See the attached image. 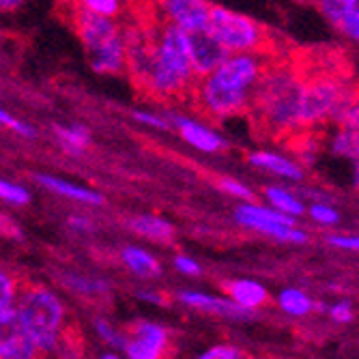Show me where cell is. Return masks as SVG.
<instances>
[{
	"instance_id": "2e32d148",
	"label": "cell",
	"mask_w": 359,
	"mask_h": 359,
	"mask_svg": "<svg viewBox=\"0 0 359 359\" xmlns=\"http://www.w3.org/2000/svg\"><path fill=\"white\" fill-rule=\"evenodd\" d=\"M35 181L41 187L62 196V198H69V201H76V203H82V205H93V207L104 205V196L102 194H97V191L88 189V187H82V185H74V183L58 179L54 175H37Z\"/></svg>"
},
{
	"instance_id": "7402d4cb",
	"label": "cell",
	"mask_w": 359,
	"mask_h": 359,
	"mask_svg": "<svg viewBox=\"0 0 359 359\" xmlns=\"http://www.w3.org/2000/svg\"><path fill=\"white\" fill-rule=\"evenodd\" d=\"M54 136L58 140V144L62 147L65 153H69V155H82L84 149L88 147L90 142V134H88V129L84 125H54Z\"/></svg>"
},
{
	"instance_id": "7bdbcfd3",
	"label": "cell",
	"mask_w": 359,
	"mask_h": 359,
	"mask_svg": "<svg viewBox=\"0 0 359 359\" xmlns=\"http://www.w3.org/2000/svg\"><path fill=\"white\" fill-rule=\"evenodd\" d=\"M355 46H359V39H357V43H355Z\"/></svg>"
},
{
	"instance_id": "e575fe53",
	"label": "cell",
	"mask_w": 359,
	"mask_h": 359,
	"mask_svg": "<svg viewBox=\"0 0 359 359\" xmlns=\"http://www.w3.org/2000/svg\"><path fill=\"white\" fill-rule=\"evenodd\" d=\"M175 267H177V271H179V273L189 276V278H198V276L203 273L201 265L196 263V260H194L191 256H185V254L175 256Z\"/></svg>"
},
{
	"instance_id": "ba28073f",
	"label": "cell",
	"mask_w": 359,
	"mask_h": 359,
	"mask_svg": "<svg viewBox=\"0 0 359 359\" xmlns=\"http://www.w3.org/2000/svg\"><path fill=\"white\" fill-rule=\"evenodd\" d=\"M263 74H265V65L256 52H233L209 76H213L217 82L231 88L252 90L258 84V80L263 78Z\"/></svg>"
},
{
	"instance_id": "b9f144b4",
	"label": "cell",
	"mask_w": 359,
	"mask_h": 359,
	"mask_svg": "<svg viewBox=\"0 0 359 359\" xmlns=\"http://www.w3.org/2000/svg\"><path fill=\"white\" fill-rule=\"evenodd\" d=\"M100 357H102V359H116V357H118V353H102Z\"/></svg>"
},
{
	"instance_id": "e0dca14e",
	"label": "cell",
	"mask_w": 359,
	"mask_h": 359,
	"mask_svg": "<svg viewBox=\"0 0 359 359\" xmlns=\"http://www.w3.org/2000/svg\"><path fill=\"white\" fill-rule=\"evenodd\" d=\"M41 351L37 348L35 340H32L20 325L11 323L5 327L3 340H0V357L3 359H30L37 357Z\"/></svg>"
},
{
	"instance_id": "4316f807",
	"label": "cell",
	"mask_w": 359,
	"mask_h": 359,
	"mask_svg": "<svg viewBox=\"0 0 359 359\" xmlns=\"http://www.w3.org/2000/svg\"><path fill=\"white\" fill-rule=\"evenodd\" d=\"M0 198L9 205H13V207H24L30 203V191L20 183L0 181Z\"/></svg>"
},
{
	"instance_id": "3957f363",
	"label": "cell",
	"mask_w": 359,
	"mask_h": 359,
	"mask_svg": "<svg viewBox=\"0 0 359 359\" xmlns=\"http://www.w3.org/2000/svg\"><path fill=\"white\" fill-rule=\"evenodd\" d=\"M306 80L288 69L265 72L254 86L252 106L258 110L260 118L276 132H288L292 127H302L299 108Z\"/></svg>"
},
{
	"instance_id": "4fadbf2b",
	"label": "cell",
	"mask_w": 359,
	"mask_h": 359,
	"mask_svg": "<svg viewBox=\"0 0 359 359\" xmlns=\"http://www.w3.org/2000/svg\"><path fill=\"white\" fill-rule=\"evenodd\" d=\"M323 15L327 18L342 35L357 43L359 39V0H318Z\"/></svg>"
},
{
	"instance_id": "836d02e7",
	"label": "cell",
	"mask_w": 359,
	"mask_h": 359,
	"mask_svg": "<svg viewBox=\"0 0 359 359\" xmlns=\"http://www.w3.org/2000/svg\"><path fill=\"white\" fill-rule=\"evenodd\" d=\"M219 189L228 196H235V198H241V201H252V189L235 179H222L219 181Z\"/></svg>"
},
{
	"instance_id": "d6a6232c",
	"label": "cell",
	"mask_w": 359,
	"mask_h": 359,
	"mask_svg": "<svg viewBox=\"0 0 359 359\" xmlns=\"http://www.w3.org/2000/svg\"><path fill=\"white\" fill-rule=\"evenodd\" d=\"M134 121H138L140 125H147V127L159 129V132H166V129H170V127H172L170 118H164V116L153 114V112H144V110L134 112Z\"/></svg>"
},
{
	"instance_id": "603a6c76",
	"label": "cell",
	"mask_w": 359,
	"mask_h": 359,
	"mask_svg": "<svg viewBox=\"0 0 359 359\" xmlns=\"http://www.w3.org/2000/svg\"><path fill=\"white\" fill-rule=\"evenodd\" d=\"M278 304H280L282 312L288 316H306L314 310L312 297L299 288H284L278 297Z\"/></svg>"
},
{
	"instance_id": "60d3db41",
	"label": "cell",
	"mask_w": 359,
	"mask_h": 359,
	"mask_svg": "<svg viewBox=\"0 0 359 359\" xmlns=\"http://www.w3.org/2000/svg\"><path fill=\"white\" fill-rule=\"evenodd\" d=\"M353 166H355V168H353V187L359 189V155L353 159Z\"/></svg>"
},
{
	"instance_id": "f1b7e54d",
	"label": "cell",
	"mask_w": 359,
	"mask_h": 359,
	"mask_svg": "<svg viewBox=\"0 0 359 359\" xmlns=\"http://www.w3.org/2000/svg\"><path fill=\"white\" fill-rule=\"evenodd\" d=\"M0 123H3V127H9L11 132H15L20 138H26V140L37 138V129L35 127L24 123V121H20V118H15V116H11L7 110H0Z\"/></svg>"
},
{
	"instance_id": "1f68e13d",
	"label": "cell",
	"mask_w": 359,
	"mask_h": 359,
	"mask_svg": "<svg viewBox=\"0 0 359 359\" xmlns=\"http://www.w3.org/2000/svg\"><path fill=\"white\" fill-rule=\"evenodd\" d=\"M239 357H243V353L231 344H213L205 353H201V359H239Z\"/></svg>"
},
{
	"instance_id": "cb8c5ba5",
	"label": "cell",
	"mask_w": 359,
	"mask_h": 359,
	"mask_svg": "<svg viewBox=\"0 0 359 359\" xmlns=\"http://www.w3.org/2000/svg\"><path fill=\"white\" fill-rule=\"evenodd\" d=\"M265 196H267L269 205H271L273 209L282 211V213H288V215H292V217H299V215L306 213V205L297 198L295 194H290V191L284 189V187L271 185V187L265 189Z\"/></svg>"
},
{
	"instance_id": "52a82bcc",
	"label": "cell",
	"mask_w": 359,
	"mask_h": 359,
	"mask_svg": "<svg viewBox=\"0 0 359 359\" xmlns=\"http://www.w3.org/2000/svg\"><path fill=\"white\" fill-rule=\"evenodd\" d=\"M194 88L198 93L201 106L211 116H219V118L233 116V114L243 112L252 104V90L231 88V86L217 82L213 76L198 78Z\"/></svg>"
},
{
	"instance_id": "8d00e7d4",
	"label": "cell",
	"mask_w": 359,
	"mask_h": 359,
	"mask_svg": "<svg viewBox=\"0 0 359 359\" xmlns=\"http://www.w3.org/2000/svg\"><path fill=\"white\" fill-rule=\"evenodd\" d=\"M330 316L332 320L344 325V323H351L353 320V306L348 302H338L334 306H330Z\"/></svg>"
},
{
	"instance_id": "83f0119b",
	"label": "cell",
	"mask_w": 359,
	"mask_h": 359,
	"mask_svg": "<svg viewBox=\"0 0 359 359\" xmlns=\"http://www.w3.org/2000/svg\"><path fill=\"white\" fill-rule=\"evenodd\" d=\"M78 7L106 18H116L123 11V0H78Z\"/></svg>"
},
{
	"instance_id": "d590c367",
	"label": "cell",
	"mask_w": 359,
	"mask_h": 359,
	"mask_svg": "<svg viewBox=\"0 0 359 359\" xmlns=\"http://www.w3.org/2000/svg\"><path fill=\"white\" fill-rule=\"evenodd\" d=\"M327 243L340 250L348 252H359V235H330Z\"/></svg>"
},
{
	"instance_id": "6da1fadb",
	"label": "cell",
	"mask_w": 359,
	"mask_h": 359,
	"mask_svg": "<svg viewBox=\"0 0 359 359\" xmlns=\"http://www.w3.org/2000/svg\"><path fill=\"white\" fill-rule=\"evenodd\" d=\"M149 56L134 78L157 97H177L196 86L198 78L191 65L185 28L161 18L153 28L149 26Z\"/></svg>"
},
{
	"instance_id": "ffe728a7",
	"label": "cell",
	"mask_w": 359,
	"mask_h": 359,
	"mask_svg": "<svg viewBox=\"0 0 359 359\" xmlns=\"http://www.w3.org/2000/svg\"><path fill=\"white\" fill-rule=\"evenodd\" d=\"M121 260H123V265L132 271L134 276L138 278H144V280H153V278H159L161 273V267H159V260L142 250V248H136V245H127L123 248L121 252Z\"/></svg>"
},
{
	"instance_id": "9a60e30c",
	"label": "cell",
	"mask_w": 359,
	"mask_h": 359,
	"mask_svg": "<svg viewBox=\"0 0 359 359\" xmlns=\"http://www.w3.org/2000/svg\"><path fill=\"white\" fill-rule=\"evenodd\" d=\"M235 219L250 228V231H256V233H263L267 237H273L282 243H295V245H302L308 241V235L295 224H280V222H269V219H260V217H250V215H235Z\"/></svg>"
},
{
	"instance_id": "8fae6325",
	"label": "cell",
	"mask_w": 359,
	"mask_h": 359,
	"mask_svg": "<svg viewBox=\"0 0 359 359\" xmlns=\"http://www.w3.org/2000/svg\"><path fill=\"white\" fill-rule=\"evenodd\" d=\"M161 18L179 24L185 30L209 26L211 7L209 0H155Z\"/></svg>"
},
{
	"instance_id": "f546056e",
	"label": "cell",
	"mask_w": 359,
	"mask_h": 359,
	"mask_svg": "<svg viewBox=\"0 0 359 359\" xmlns=\"http://www.w3.org/2000/svg\"><path fill=\"white\" fill-rule=\"evenodd\" d=\"M308 213H310V217H312L316 224H320V226H336V224L340 222V213H338L332 205H327V203H314V205L308 209Z\"/></svg>"
},
{
	"instance_id": "74e56055",
	"label": "cell",
	"mask_w": 359,
	"mask_h": 359,
	"mask_svg": "<svg viewBox=\"0 0 359 359\" xmlns=\"http://www.w3.org/2000/svg\"><path fill=\"white\" fill-rule=\"evenodd\" d=\"M69 226L74 228V231H82V233L93 231V222L86 215H72L69 217Z\"/></svg>"
},
{
	"instance_id": "277c9868",
	"label": "cell",
	"mask_w": 359,
	"mask_h": 359,
	"mask_svg": "<svg viewBox=\"0 0 359 359\" xmlns=\"http://www.w3.org/2000/svg\"><path fill=\"white\" fill-rule=\"evenodd\" d=\"M65 306L52 290L30 286L18 297L15 325L35 340L41 353H54L62 344Z\"/></svg>"
},
{
	"instance_id": "30bf717a",
	"label": "cell",
	"mask_w": 359,
	"mask_h": 359,
	"mask_svg": "<svg viewBox=\"0 0 359 359\" xmlns=\"http://www.w3.org/2000/svg\"><path fill=\"white\" fill-rule=\"evenodd\" d=\"M168 346L170 334L166 327L153 320H140L127 336L125 355L129 359H159L161 355H166Z\"/></svg>"
},
{
	"instance_id": "9c48e42d",
	"label": "cell",
	"mask_w": 359,
	"mask_h": 359,
	"mask_svg": "<svg viewBox=\"0 0 359 359\" xmlns=\"http://www.w3.org/2000/svg\"><path fill=\"white\" fill-rule=\"evenodd\" d=\"M185 32H187V46H189V56H191L196 78H205L213 74L219 65L231 56V52L217 41V37L213 35L209 26L191 28Z\"/></svg>"
},
{
	"instance_id": "44dd1931",
	"label": "cell",
	"mask_w": 359,
	"mask_h": 359,
	"mask_svg": "<svg viewBox=\"0 0 359 359\" xmlns=\"http://www.w3.org/2000/svg\"><path fill=\"white\" fill-rule=\"evenodd\" d=\"M129 228L144 237V239H151V241H170L172 235H175V226L164 219V217H159V215H136L129 219Z\"/></svg>"
},
{
	"instance_id": "d6986e66",
	"label": "cell",
	"mask_w": 359,
	"mask_h": 359,
	"mask_svg": "<svg viewBox=\"0 0 359 359\" xmlns=\"http://www.w3.org/2000/svg\"><path fill=\"white\" fill-rule=\"evenodd\" d=\"M226 290H228V297H233L239 306H243L248 310H256V308H260V306H263L269 299L267 288L260 284V282L248 280V278L228 282L226 284Z\"/></svg>"
},
{
	"instance_id": "5bb4252c",
	"label": "cell",
	"mask_w": 359,
	"mask_h": 359,
	"mask_svg": "<svg viewBox=\"0 0 359 359\" xmlns=\"http://www.w3.org/2000/svg\"><path fill=\"white\" fill-rule=\"evenodd\" d=\"M179 299L185 306H191L196 310H205L211 314H219V316H228V318H250L252 310L239 306L233 297H215V295H207V292H198V290H183L179 292Z\"/></svg>"
},
{
	"instance_id": "d4e9b609",
	"label": "cell",
	"mask_w": 359,
	"mask_h": 359,
	"mask_svg": "<svg viewBox=\"0 0 359 359\" xmlns=\"http://www.w3.org/2000/svg\"><path fill=\"white\" fill-rule=\"evenodd\" d=\"M62 284L72 292H78V295H104V292L110 290L108 282L102 278H86V276H76V273L65 276Z\"/></svg>"
},
{
	"instance_id": "484cf974",
	"label": "cell",
	"mask_w": 359,
	"mask_h": 359,
	"mask_svg": "<svg viewBox=\"0 0 359 359\" xmlns=\"http://www.w3.org/2000/svg\"><path fill=\"white\" fill-rule=\"evenodd\" d=\"M93 327H95V334L100 336V340H102L104 344H108V346H112V348L125 351V346H127V336L121 334L118 330H114L108 320H104V318H95Z\"/></svg>"
},
{
	"instance_id": "ac0fdd59",
	"label": "cell",
	"mask_w": 359,
	"mask_h": 359,
	"mask_svg": "<svg viewBox=\"0 0 359 359\" xmlns=\"http://www.w3.org/2000/svg\"><path fill=\"white\" fill-rule=\"evenodd\" d=\"M250 164L256 168H263L267 172H273L278 177L290 179V181H302L304 179V170L295 164L292 159L280 155V153H271V151H256L250 155Z\"/></svg>"
},
{
	"instance_id": "ab89813d",
	"label": "cell",
	"mask_w": 359,
	"mask_h": 359,
	"mask_svg": "<svg viewBox=\"0 0 359 359\" xmlns=\"http://www.w3.org/2000/svg\"><path fill=\"white\" fill-rule=\"evenodd\" d=\"M22 3H24V0H0V9H3L5 13L7 11H15Z\"/></svg>"
},
{
	"instance_id": "5b68a950",
	"label": "cell",
	"mask_w": 359,
	"mask_h": 359,
	"mask_svg": "<svg viewBox=\"0 0 359 359\" xmlns=\"http://www.w3.org/2000/svg\"><path fill=\"white\" fill-rule=\"evenodd\" d=\"M209 28L228 52H256L265 46V30L256 20L231 11L226 7H211Z\"/></svg>"
},
{
	"instance_id": "4dcf8cb0",
	"label": "cell",
	"mask_w": 359,
	"mask_h": 359,
	"mask_svg": "<svg viewBox=\"0 0 359 359\" xmlns=\"http://www.w3.org/2000/svg\"><path fill=\"white\" fill-rule=\"evenodd\" d=\"M18 288L15 280L9 273H0V308H13L18 306Z\"/></svg>"
},
{
	"instance_id": "7c38bea8",
	"label": "cell",
	"mask_w": 359,
	"mask_h": 359,
	"mask_svg": "<svg viewBox=\"0 0 359 359\" xmlns=\"http://www.w3.org/2000/svg\"><path fill=\"white\" fill-rule=\"evenodd\" d=\"M172 127H177V132L181 134V138L196 151L201 153H219L222 149H226V140L215 134L211 127L203 125L201 121L183 116V114H170L168 116Z\"/></svg>"
},
{
	"instance_id": "8992f818",
	"label": "cell",
	"mask_w": 359,
	"mask_h": 359,
	"mask_svg": "<svg viewBox=\"0 0 359 359\" xmlns=\"http://www.w3.org/2000/svg\"><path fill=\"white\" fill-rule=\"evenodd\" d=\"M346 95L348 90H344V86L334 78L306 80L302 93V108H299L302 127L318 125L327 118H334Z\"/></svg>"
},
{
	"instance_id": "f35d334b",
	"label": "cell",
	"mask_w": 359,
	"mask_h": 359,
	"mask_svg": "<svg viewBox=\"0 0 359 359\" xmlns=\"http://www.w3.org/2000/svg\"><path fill=\"white\" fill-rule=\"evenodd\" d=\"M138 299L149 302V304H155V306H164L166 304V299L161 297L159 292H155V290H138Z\"/></svg>"
},
{
	"instance_id": "7a4b0ae2",
	"label": "cell",
	"mask_w": 359,
	"mask_h": 359,
	"mask_svg": "<svg viewBox=\"0 0 359 359\" xmlns=\"http://www.w3.org/2000/svg\"><path fill=\"white\" fill-rule=\"evenodd\" d=\"M74 22L93 72L114 76L127 67V37L114 18L78 7Z\"/></svg>"
}]
</instances>
